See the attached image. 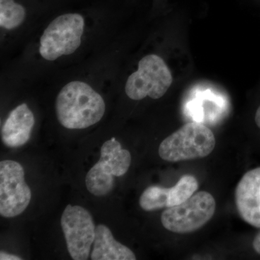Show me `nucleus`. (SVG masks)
Here are the masks:
<instances>
[{
    "instance_id": "f257e3e1",
    "label": "nucleus",
    "mask_w": 260,
    "mask_h": 260,
    "mask_svg": "<svg viewBox=\"0 0 260 260\" xmlns=\"http://www.w3.org/2000/svg\"><path fill=\"white\" fill-rule=\"evenodd\" d=\"M55 110L61 126L83 129L102 120L106 104L102 95L90 85L75 80L65 85L58 93Z\"/></svg>"
},
{
    "instance_id": "f03ea898",
    "label": "nucleus",
    "mask_w": 260,
    "mask_h": 260,
    "mask_svg": "<svg viewBox=\"0 0 260 260\" xmlns=\"http://www.w3.org/2000/svg\"><path fill=\"white\" fill-rule=\"evenodd\" d=\"M215 138L212 130L203 123H187L162 140L158 148L160 158L166 161L205 158L213 152Z\"/></svg>"
},
{
    "instance_id": "7ed1b4c3",
    "label": "nucleus",
    "mask_w": 260,
    "mask_h": 260,
    "mask_svg": "<svg viewBox=\"0 0 260 260\" xmlns=\"http://www.w3.org/2000/svg\"><path fill=\"white\" fill-rule=\"evenodd\" d=\"M85 20L78 13L59 15L49 23L40 39L39 54L47 61L73 54L81 44Z\"/></svg>"
},
{
    "instance_id": "20e7f679",
    "label": "nucleus",
    "mask_w": 260,
    "mask_h": 260,
    "mask_svg": "<svg viewBox=\"0 0 260 260\" xmlns=\"http://www.w3.org/2000/svg\"><path fill=\"white\" fill-rule=\"evenodd\" d=\"M131 154L121 148L115 138L107 140L101 148V158L87 174L85 184L90 194L106 196L114 189V177H121L129 170Z\"/></svg>"
},
{
    "instance_id": "39448f33",
    "label": "nucleus",
    "mask_w": 260,
    "mask_h": 260,
    "mask_svg": "<svg viewBox=\"0 0 260 260\" xmlns=\"http://www.w3.org/2000/svg\"><path fill=\"white\" fill-rule=\"evenodd\" d=\"M173 82L172 73L160 56L149 54L140 59L138 69L126 80L125 93L129 99L140 101L148 96L160 99Z\"/></svg>"
},
{
    "instance_id": "423d86ee",
    "label": "nucleus",
    "mask_w": 260,
    "mask_h": 260,
    "mask_svg": "<svg viewBox=\"0 0 260 260\" xmlns=\"http://www.w3.org/2000/svg\"><path fill=\"white\" fill-rule=\"evenodd\" d=\"M216 203L213 195L202 191L177 206L162 213V225L176 234H188L198 230L213 218Z\"/></svg>"
},
{
    "instance_id": "0eeeda50",
    "label": "nucleus",
    "mask_w": 260,
    "mask_h": 260,
    "mask_svg": "<svg viewBox=\"0 0 260 260\" xmlns=\"http://www.w3.org/2000/svg\"><path fill=\"white\" fill-rule=\"evenodd\" d=\"M31 190L25 181L21 164L12 160L0 162V214L13 218L23 213L30 204Z\"/></svg>"
},
{
    "instance_id": "6e6552de",
    "label": "nucleus",
    "mask_w": 260,
    "mask_h": 260,
    "mask_svg": "<svg viewBox=\"0 0 260 260\" xmlns=\"http://www.w3.org/2000/svg\"><path fill=\"white\" fill-rule=\"evenodd\" d=\"M61 225L73 259H88L95 236V224L90 213L80 205H67Z\"/></svg>"
},
{
    "instance_id": "1a4fd4ad",
    "label": "nucleus",
    "mask_w": 260,
    "mask_h": 260,
    "mask_svg": "<svg viewBox=\"0 0 260 260\" xmlns=\"http://www.w3.org/2000/svg\"><path fill=\"white\" fill-rule=\"evenodd\" d=\"M198 181L191 175H184L171 188L150 186L140 198V205L145 211L172 208L184 203L198 190Z\"/></svg>"
},
{
    "instance_id": "9d476101",
    "label": "nucleus",
    "mask_w": 260,
    "mask_h": 260,
    "mask_svg": "<svg viewBox=\"0 0 260 260\" xmlns=\"http://www.w3.org/2000/svg\"><path fill=\"white\" fill-rule=\"evenodd\" d=\"M235 202L241 218L260 229V167L243 176L236 188Z\"/></svg>"
},
{
    "instance_id": "9b49d317",
    "label": "nucleus",
    "mask_w": 260,
    "mask_h": 260,
    "mask_svg": "<svg viewBox=\"0 0 260 260\" xmlns=\"http://www.w3.org/2000/svg\"><path fill=\"white\" fill-rule=\"evenodd\" d=\"M35 118L26 104L15 108L2 127V140L8 148H19L28 143Z\"/></svg>"
},
{
    "instance_id": "f8f14e48",
    "label": "nucleus",
    "mask_w": 260,
    "mask_h": 260,
    "mask_svg": "<svg viewBox=\"0 0 260 260\" xmlns=\"http://www.w3.org/2000/svg\"><path fill=\"white\" fill-rule=\"evenodd\" d=\"M93 260H135L133 251L113 237L107 225L99 224L95 227L93 249L90 254Z\"/></svg>"
},
{
    "instance_id": "ddd939ff",
    "label": "nucleus",
    "mask_w": 260,
    "mask_h": 260,
    "mask_svg": "<svg viewBox=\"0 0 260 260\" xmlns=\"http://www.w3.org/2000/svg\"><path fill=\"white\" fill-rule=\"evenodd\" d=\"M225 100L221 95L214 93L210 89L198 90L186 104V113L194 121L202 123L205 121L206 111H208L211 120L212 116H217L223 112Z\"/></svg>"
},
{
    "instance_id": "4468645a",
    "label": "nucleus",
    "mask_w": 260,
    "mask_h": 260,
    "mask_svg": "<svg viewBox=\"0 0 260 260\" xmlns=\"http://www.w3.org/2000/svg\"><path fill=\"white\" fill-rule=\"evenodd\" d=\"M26 12L14 0H0V25L5 30H13L22 25Z\"/></svg>"
},
{
    "instance_id": "2eb2a0df",
    "label": "nucleus",
    "mask_w": 260,
    "mask_h": 260,
    "mask_svg": "<svg viewBox=\"0 0 260 260\" xmlns=\"http://www.w3.org/2000/svg\"><path fill=\"white\" fill-rule=\"evenodd\" d=\"M0 259L1 260H20L21 258L18 256L13 255V254H8L4 251H1L0 253Z\"/></svg>"
},
{
    "instance_id": "dca6fc26",
    "label": "nucleus",
    "mask_w": 260,
    "mask_h": 260,
    "mask_svg": "<svg viewBox=\"0 0 260 260\" xmlns=\"http://www.w3.org/2000/svg\"><path fill=\"white\" fill-rule=\"evenodd\" d=\"M252 246L254 251L260 255V232L256 234L252 242Z\"/></svg>"
},
{
    "instance_id": "f3484780",
    "label": "nucleus",
    "mask_w": 260,
    "mask_h": 260,
    "mask_svg": "<svg viewBox=\"0 0 260 260\" xmlns=\"http://www.w3.org/2000/svg\"><path fill=\"white\" fill-rule=\"evenodd\" d=\"M254 120H255L256 126L260 129V106L258 107L257 110H256L255 116H254Z\"/></svg>"
}]
</instances>
